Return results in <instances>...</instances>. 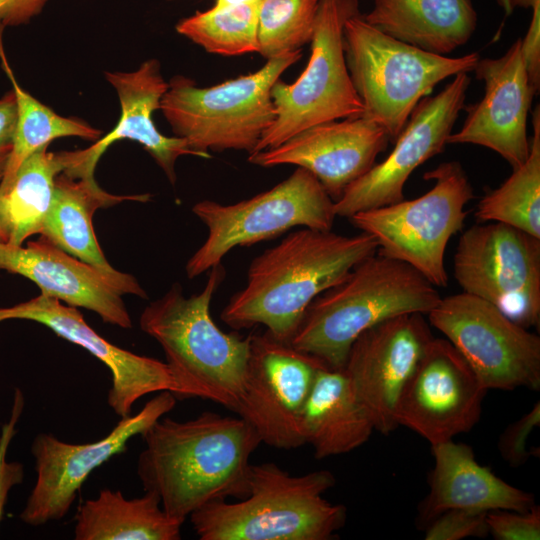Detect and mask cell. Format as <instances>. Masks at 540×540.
<instances>
[{
	"mask_svg": "<svg viewBox=\"0 0 540 540\" xmlns=\"http://www.w3.org/2000/svg\"><path fill=\"white\" fill-rule=\"evenodd\" d=\"M48 0H0V23L18 26L38 15Z\"/></svg>",
	"mask_w": 540,
	"mask_h": 540,
	"instance_id": "74e56055",
	"label": "cell"
},
{
	"mask_svg": "<svg viewBox=\"0 0 540 540\" xmlns=\"http://www.w3.org/2000/svg\"><path fill=\"white\" fill-rule=\"evenodd\" d=\"M513 11L517 7L532 10L531 21L525 37L522 39L523 50L529 55L540 52V0H510Z\"/></svg>",
	"mask_w": 540,
	"mask_h": 540,
	"instance_id": "f35d334b",
	"label": "cell"
},
{
	"mask_svg": "<svg viewBox=\"0 0 540 540\" xmlns=\"http://www.w3.org/2000/svg\"><path fill=\"white\" fill-rule=\"evenodd\" d=\"M496 2L504 10L506 15L513 13L510 0H496Z\"/></svg>",
	"mask_w": 540,
	"mask_h": 540,
	"instance_id": "b9f144b4",
	"label": "cell"
},
{
	"mask_svg": "<svg viewBox=\"0 0 540 540\" xmlns=\"http://www.w3.org/2000/svg\"><path fill=\"white\" fill-rule=\"evenodd\" d=\"M359 13L358 0H320L307 66L295 82L279 79L272 86L275 120L254 152L274 148L314 125L363 115L343 46L345 22Z\"/></svg>",
	"mask_w": 540,
	"mask_h": 540,
	"instance_id": "9c48e42d",
	"label": "cell"
},
{
	"mask_svg": "<svg viewBox=\"0 0 540 540\" xmlns=\"http://www.w3.org/2000/svg\"><path fill=\"white\" fill-rule=\"evenodd\" d=\"M47 148L48 145L43 146L31 154L0 193L8 244L21 246L27 238L41 232L52 202L55 178L67 165L64 151L48 152Z\"/></svg>",
	"mask_w": 540,
	"mask_h": 540,
	"instance_id": "83f0119b",
	"label": "cell"
},
{
	"mask_svg": "<svg viewBox=\"0 0 540 540\" xmlns=\"http://www.w3.org/2000/svg\"><path fill=\"white\" fill-rule=\"evenodd\" d=\"M183 522L169 516L159 496L145 491L126 499L121 491L104 488L83 502L75 517L76 540H179Z\"/></svg>",
	"mask_w": 540,
	"mask_h": 540,
	"instance_id": "4316f807",
	"label": "cell"
},
{
	"mask_svg": "<svg viewBox=\"0 0 540 540\" xmlns=\"http://www.w3.org/2000/svg\"><path fill=\"white\" fill-rule=\"evenodd\" d=\"M336 483L328 470L292 476L272 462L251 464L249 492L190 514L200 540H329L346 522L342 504L322 497Z\"/></svg>",
	"mask_w": 540,
	"mask_h": 540,
	"instance_id": "5b68a950",
	"label": "cell"
},
{
	"mask_svg": "<svg viewBox=\"0 0 540 540\" xmlns=\"http://www.w3.org/2000/svg\"><path fill=\"white\" fill-rule=\"evenodd\" d=\"M533 136L526 161L479 201V222H500L540 238V109L532 115Z\"/></svg>",
	"mask_w": 540,
	"mask_h": 540,
	"instance_id": "f546056e",
	"label": "cell"
},
{
	"mask_svg": "<svg viewBox=\"0 0 540 540\" xmlns=\"http://www.w3.org/2000/svg\"><path fill=\"white\" fill-rule=\"evenodd\" d=\"M363 17L381 32L439 55L466 44L477 26L472 0H373Z\"/></svg>",
	"mask_w": 540,
	"mask_h": 540,
	"instance_id": "484cf974",
	"label": "cell"
},
{
	"mask_svg": "<svg viewBox=\"0 0 540 540\" xmlns=\"http://www.w3.org/2000/svg\"><path fill=\"white\" fill-rule=\"evenodd\" d=\"M176 401L170 391L158 392L137 414L122 417L109 434L90 443L71 444L50 433L37 434L31 445L36 481L20 519L41 526L64 518L88 476L125 452L128 442L170 412Z\"/></svg>",
	"mask_w": 540,
	"mask_h": 540,
	"instance_id": "4fadbf2b",
	"label": "cell"
},
{
	"mask_svg": "<svg viewBox=\"0 0 540 540\" xmlns=\"http://www.w3.org/2000/svg\"><path fill=\"white\" fill-rule=\"evenodd\" d=\"M24 407V397L20 390H16L12 413L9 421L3 425L0 436V521L9 491L20 484L24 478V468L19 462H8L6 453L10 441L16 430L15 425L19 420Z\"/></svg>",
	"mask_w": 540,
	"mask_h": 540,
	"instance_id": "d590c367",
	"label": "cell"
},
{
	"mask_svg": "<svg viewBox=\"0 0 540 540\" xmlns=\"http://www.w3.org/2000/svg\"><path fill=\"white\" fill-rule=\"evenodd\" d=\"M540 424V402H536L532 409L520 419L511 423L500 435L497 447L501 457L511 466L524 465L532 451L528 449V438L534 428Z\"/></svg>",
	"mask_w": 540,
	"mask_h": 540,
	"instance_id": "e575fe53",
	"label": "cell"
},
{
	"mask_svg": "<svg viewBox=\"0 0 540 540\" xmlns=\"http://www.w3.org/2000/svg\"><path fill=\"white\" fill-rule=\"evenodd\" d=\"M301 56V50H296L268 59L254 73L206 88L185 76H174L160 110L175 136L202 158H210L209 151L251 154L275 120L272 86Z\"/></svg>",
	"mask_w": 540,
	"mask_h": 540,
	"instance_id": "52a82bcc",
	"label": "cell"
},
{
	"mask_svg": "<svg viewBox=\"0 0 540 540\" xmlns=\"http://www.w3.org/2000/svg\"><path fill=\"white\" fill-rule=\"evenodd\" d=\"M105 78L119 98L121 114L118 123L90 147L64 151L67 166L63 173L73 178L95 180L96 165L106 149L116 141L128 139L141 144L174 185L177 159L183 155L202 156L184 139L161 134L153 122V112L160 109L168 88L159 61L146 60L132 72L106 71Z\"/></svg>",
	"mask_w": 540,
	"mask_h": 540,
	"instance_id": "44dd1931",
	"label": "cell"
},
{
	"mask_svg": "<svg viewBox=\"0 0 540 540\" xmlns=\"http://www.w3.org/2000/svg\"><path fill=\"white\" fill-rule=\"evenodd\" d=\"M327 366L317 357L273 338L252 334L243 391L235 413L277 449L305 444L301 413L315 378Z\"/></svg>",
	"mask_w": 540,
	"mask_h": 540,
	"instance_id": "5bb4252c",
	"label": "cell"
},
{
	"mask_svg": "<svg viewBox=\"0 0 540 540\" xmlns=\"http://www.w3.org/2000/svg\"><path fill=\"white\" fill-rule=\"evenodd\" d=\"M473 71L484 82V96L467 107L462 128L450 134L447 144L489 148L516 169L529 155L527 120L536 95L529 83L521 38L501 57L479 59Z\"/></svg>",
	"mask_w": 540,
	"mask_h": 540,
	"instance_id": "ac0fdd59",
	"label": "cell"
},
{
	"mask_svg": "<svg viewBox=\"0 0 540 540\" xmlns=\"http://www.w3.org/2000/svg\"><path fill=\"white\" fill-rule=\"evenodd\" d=\"M377 249L364 232L345 236L302 227L253 259L246 285L220 318L235 330L263 325L273 338L290 344L310 303Z\"/></svg>",
	"mask_w": 540,
	"mask_h": 540,
	"instance_id": "7a4b0ae2",
	"label": "cell"
},
{
	"mask_svg": "<svg viewBox=\"0 0 540 540\" xmlns=\"http://www.w3.org/2000/svg\"><path fill=\"white\" fill-rule=\"evenodd\" d=\"M462 292L481 298L518 325L540 323V238L500 222L465 230L453 256Z\"/></svg>",
	"mask_w": 540,
	"mask_h": 540,
	"instance_id": "8fae6325",
	"label": "cell"
},
{
	"mask_svg": "<svg viewBox=\"0 0 540 540\" xmlns=\"http://www.w3.org/2000/svg\"><path fill=\"white\" fill-rule=\"evenodd\" d=\"M9 232L3 216L1 201H0V243H8Z\"/></svg>",
	"mask_w": 540,
	"mask_h": 540,
	"instance_id": "60d3db41",
	"label": "cell"
},
{
	"mask_svg": "<svg viewBox=\"0 0 540 540\" xmlns=\"http://www.w3.org/2000/svg\"><path fill=\"white\" fill-rule=\"evenodd\" d=\"M423 177L435 183L422 196L360 211L348 219L376 240L378 254L407 263L437 288H444L446 247L462 230L465 206L474 191L458 161L443 162Z\"/></svg>",
	"mask_w": 540,
	"mask_h": 540,
	"instance_id": "ba28073f",
	"label": "cell"
},
{
	"mask_svg": "<svg viewBox=\"0 0 540 540\" xmlns=\"http://www.w3.org/2000/svg\"><path fill=\"white\" fill-rule=\"evenodd\" d=\"M222 263L213 266L201 292L186 298L179 284L145 307L143 332L162 347L176 382L177 400L201 398L236 412L243 391L251 335L223 332L210 315V303L224 280Z\"/></svg>",
	"mask_w": 540,
	"mask_h": 540,
	"instance_id": "3957f363",
	"label": "cell"
},
{
	"mask_svg": "<svg viewBox=\"0 0 540 540\" xmlns=\"http://www.w3.org/2000/svg\"><path fill=\"white\" fill-rule=\"evenodd\" d=\"M343 46L363 115L378 123L392 141L439 82L473 71L480 59L477 52L460 57L427 52L381 32L361 13L345 22Z\"/></svg>",
	"mask_w": 540,
	"mask_h": 540,
	"instance_id": "8992f818",
	"label": "cell"
},
{
	"mask_svg": "<svg viewBox=\"0 0 540 540\" xmlns=\"http://www.w3.org/2000/svg\"><path fill=\"white\" fill-rule=\"evenodd\" d=\"M206 225L205 242L186 264L189 279L210 270L237 246L273 239L294 227L332 229L334 200L308 170L297 167L271 189L234 204L202 200L192 208Z\"/></svg>",
	"mask_w": 540,
	"mask_h": 540,
	"instance_id": "30bf717a",
	"label": "cell"
},
{
	"mask_svg": "<svg viewBox=\"0 0 540 540\" xmlns=\"http://www.w3.org/2000/svg\"><path fill=\"white\" fill-rule=\"evenodd\" d=\"M257 0H215L213 8L224 9L253 3Z\"/></svg>",
	"mask_w": 540,
	"mask_h": 540,
	"instance_id": "ab89813d",
	"label": "cell"
},
{
	"mask_svg": "<svg viewBox=\"0 0 540 540\" xmlns=\"http://www.w3.org/2000/svg\"><path fill=\"white\" fill-rule=\"evenodd\" d=\"M166 1H176V0H166Z\"/></svg>",
	"mask_w": 540,
	"mask_h": 540,
	"instance_id": "7bdbcfd3",
	"label": "cell"
},
{
	"mask_svg": "<svg viewBox=\"0 0 540 540\" xmlns=\"http://www.w3.org/2000/svg\"><path fill=\"white\" fill-rule=\"evenodd\" d=\"M300 424L304 442L313 447L317 459L348 453L375 430L344 369L328 366L315 378Z\"/></svg>",
	"mask_w": 540,
	"mask_h": 540,
	"instance_id": "d4e9b609",
	"label": "cell"
},
{
	"mask_svg": "<svg viewBox=\"0 0 540 540\" xmlns=\"http://www.w3.org/2000/svg\"><path fill=\"white\" fill-rule=\"evenodd\" d=\"M434 468L429 492L418 507L417 524L425 527L449 509L527 511L535 504L532 493L510 485L489 467L480 465L473 449L453 440L431 445Z\"/></svg>",
	"mask_w": 540,
	"mask_h": 540,
	"instance_id": "603a6c76",
	"label": "cell"
},
{
	"mask_svg": "<svg viewBox=\"0 0 540 540\" xmlns=\"http://www.w3.org/2000/svg\"><path fill=\"white\" fill-rule=\"evenodd\" d=\"M486 392L458 350L434 337L401 392L397 424L430 445L453 440L479 421Z\"/></svg>",
	"mask_w": 540,
	"mask_h": 540,
	"instance_id": "2e32d148",
	"label": "cell"
},
{
	"mask_svg": "<svg viewBox=\"0 0 540 540\" xmlns=\"http://www.w3.org/2000/svg\"><path fill=\"white\" fill-rule=\"evenodd\" d=\"M259 0L231 8L197 11L181 19L176 31L205 51L224 56L257 52Z\"/></svg>",
	"mask_w": 540,
	"mask_h": 540,
	"instance_id": "4dcf8cb0",
	"label": "cell"
},
{
	"mask_svg": "<svg viewBox=\"0 0 540 540\" xmlns=\"http://www.w3.org/2000/svg\"><path fill=\"white\" fill-rule=\"evenodd\" d=\"M4 28L0 23V58L2 68L13 86L17 105V122L12 152L0 181V193L10 185L21 164L31 154L49 145L53 140L73 136L97 141L102 135L101 130L79 118L63 117L55 113L18 84L3 51L1 36Z\"/></svg>",
	"mask_w": 540,
	"mask_h": 540,
	"instance_id": "f1b7e54d",
	"label": "cell"
},
{
	"mask_svg": "<svg viewBox=\"0 0 540 540\" xmlns=\"http://www.w3.org/2000/svg\"><path fill=\"white\" fill-rule=\"evenodd\" d=\"M488 511L449 509L435 517L425 527V540H460L483 538L489 534Z\"/></svg>",
	"mask_w": 540,
	"mask_h": 540,
	"instance_id": "d6a6232c",
	"label": "cell"
},
{
	"mask_svg": "<svg viewBox=\"0 0 540 540\" xmlns=\"http://www.w3.org/2000/svg\"><path fill=\"white\" fill-rule=\"evenodd\" d=\"M150 195H113L95 180L70 177L63 172L55 178L53 198L40 235L53 244L93 266L123 294L147 299L136 278L114 269L96 239L92 218L99 208L111 207L126 200L146 202Z\"/></svg>",
	"mask_w": 540,
	"mask_h": 540,
	"instance_id": "cb8c5ba5",
	"label": "cell"
},
{
	"mask_svg": "<svg viewBox=\"0 0 540 540\" xmlns=\"http://www.w3.org/2000/svg\"><path fill=\"white\" fill-rule=\"evenodd\" d=\"M16 122L17 105L12 90L0 99V181L12 152Z\"/></svg>",
	"mask_w": 540,
	"mask_h": 540,
	"instance_id": "8d00e7d4",
	"label": "cell"
},
{
	"mask_svg": "<svg viewBox=\"0 0 540 540\" xmlns=\"http://www.w3.org/2000/svg\"><path fill=\"white\" fill-rule=\"evenodd\" d=\"M489 534L496 540H539L540 507L527 511L497 509L487 513Z\"/></svg>",
	"mask_w": 540,
	"mask_h": 540,
	"instance_id": "836d02e7",
	"label": "cell"
},
{
	"mask_svg": "<svg viewBox=\"0 0 540 540\" xmlns=\"http://www.w3.org/2000/svg\"><path fill=\"white\" fill-rule=\"evenodd\" d=\"M10 319L40 323L104 363L112 376L107 403L121 418L129 416L134 404L147 394L170 391L174 395L177 391L165 362L113 345L87 324L77 307L41 293L26 302L0 308V322Z\"/></svg>",
	"mask_w": 540,
	"mask_h": 540,
	"instance_id": "ffe728a7",
	"label": "cell"
},
{
	"mask_svg": "<svg viewBox=\"0 0 540 540\" xmlns=\"http://www.w3.org/2000/svg\"><path fill=\"white\" fill-rule=\"evenodd\" d=\"M468 73H459L433 97L423 98L394 140L391 153L350 184L334 202L336 216L353 214L399 202L411 173L441 153L464 107L470 84Z\"/></svg>",
	"mask_w": 540,
	"mask_h": 540,
	"instance_id": "9a60e30c",
	"label": "cell"
},
{
	"mask_svg": "<svg viewBox=\"0 0 540 540\" xmlns=\"http://www.w3.org/2000/svg\"><path fill=\"white\" fill-rule=\"evenodd\" d=\"M433 338L424 314L406 313L370 327L351 345L343 369L378 432L398 427L399 397Z\"/></svg>",
	"mask_w": 540,
	"mask_h": 540,
	"instance_id": "e0dca14e",
	"label": "cell"
},
{
	"mask_svg": "<svg viewBox=\"0 0 540 540\" xmlns=\"http://www.w3.org/2000/svg\"><path fill=\"white\" fill-rule=\"evenodd\" d=\"M427 315L487 390L540 389L539 336L489 302L461 292L441 298Z\"/></svg>",
	"mask_w": 540,
	"mask_h": 540,
	"instance_id": "7c38bea8",
	"label": "cell"
},
{
	"mask_svg": "<svg viewBox=\"0 0 540 540\" xmlns=\"http://www.w3.org/2000/svg\"><path fill=\"white\" fill-rule=\"evenodd\" d=\"M389 141L378 123L361 115L309 127L274 148L249 154L248 161L261 167L304 168L335 202L375 164Z\"/></svg>",
	"mask_w": 540,
	"mask_h": 540,
	"instance_id": "d6986e66",
	"label": "cell"
},
{
	"mask_svg": "<svg viewBox=\"0 0 540 540\" xmlns=\"http://www.w3.org/2000/svg\"><path fill=\"white\" fill-rule=\"evenodd\" d=\"M0 270L18 274L41 293L98 314L103 322L129 329L132 320L120 292L93 266L75 258L45 236L26 247L0 243Z\"/></svg>",
	"mask_w": 540,
	"mask_h": 540,
	"instance_id": "7402d4cb",
	"label": "cell"
},
{
	"mask_svg": "<svg viewBox=\"0 0 540 540\" xmlns=\"http://www.w3.org/2000/svg\"><path fill=\"white\" fill-rule=\"evenodd\" d=\"M141 436L137 475L169 516L184 523L210 502L247 496L250 457L262 441L243 418L210 411L187 421L161 417Z\"/></svg>",
	"mask_w": 540,
	"mask_h": 540,
	"instance_id": "6da1fadb",
	"label": "cell"
},
{
	"mask_svg": "<svg viewBox=\"0 0 540 540\" xmlns=\"http://www.w3.org/2000/svg\"><path fill=\"white\" fill-rule=\"evenodd\" d=\"M441 298L415 268L376 252L310 303L290 344L342 369L362 332L401 314H428Z\"/></svg>",
	"mask_w": 540,
	"mask_h": 540,
	"instance_id": "277c9868",
	"label": "cell"
},
{
	"mask_svg": "<svg viewBox=\"0 0 540 540\" xmlns=\"http://www.w3.org/2000/svg\"><path fill=\"white\" fill-rule=\"evenodd\" d=\"M320 0H259L257 52L271 59L310 43Z\"/></svg>",
	"mask_w": 540,
	"mask_h": 540,
	"instance_id": "1f68e13d",
	"label": "cell"
}]
</instances>
